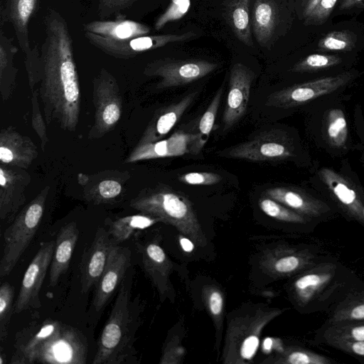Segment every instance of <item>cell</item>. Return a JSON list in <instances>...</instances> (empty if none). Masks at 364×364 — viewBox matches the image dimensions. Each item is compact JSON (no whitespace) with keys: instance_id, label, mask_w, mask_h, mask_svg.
Wrapping results in <instances>:
<instances>
[{"instance_id":"1","label":"cell","mask_w":364,"mask_h":364,"mask_svg":"<svg viewBox=\"0 0 364 364\" xmlns=\"http://www.w3.org/2000/svg\"><path fill=\"white\" fill-rule=\"evenodd\" d=\"M88 346L76 328L47 318L32 322L16 333L13 364H85Z\"/></svg>"},{"instance_id":"2","label":"cell","mask_w":364,"mask_h":364,"mask_svg":"<svg viewBox=\"0 0 364 364\" xmlns=\"http://www.w3.org/2000/svg\"><path fill=\"white\" fill-rule=\"evenodd\" d=\"M133 271L128 270L117 294L110 314L97 343L93 364H128L136 362L134 348L139 326L140 306L134 298Z\"/></svg>"},{"instance_id":"3","label":"cell","mask_w":364,"mask_h":364,"mask_svg":"<svg viewBox=\"0 0 364 364\" xmlns=\"http://www.w3.org/2000/svg\"><path fill=\"white\" fill-rule=\"evenodd\" d=\"M355 279L353 273L338 262H318L295 279L293 294L301 308L321 311L346 293Z\"/></svg>"},{"instance_id":"4","label":"cell","mask_w":364,"mask_h":364,"mask_svg":"<svg viewBox=\"0 0 364 364\" xmlns=\"http://www.w3.org/2000/svg\"><path fill=\"white\" fill-rule=\"evenodd\" d=\"M133 206L161 221L172 224L194 240L197 237L201 240L198 221L191 203L178 192L161 189L136 200Z\"/></svg>"},{"instance_id":"5","label":"cell","mask_w":364,"mask_h":364,"mask_svg":"<svg viewBox=\"0 0 364 364\" xmlns=\"http://www.w3.org/2000/svg\"><path fill=\"white\" fill-rule=\"evenodd\" d=\"M42 201H36L21 213L4 233V250L0 262V277L9 275L28 247L41 223Z\"/></svg>"},{"instance_id":"6","label":"cell","mask_w":364,"mask_h":364,"mask_svg":"<svg viewBox=\"0 0 364 364\" xmlns=\"http://www.w3.org/2000/svg\"><path fill=\"white\" fill-rule=\"evenodd\" d=\"M294 146L289 135L281 129H268L252 139L220 153V156L252 161H278L293 155Z\"/></svg>"},{"instance_id":"7","label":"cell","mask_w":364,"mask_h":364,"mask_svg":"<svg viewBox=\"0 0 364 364\" xmlns=\"http://www.w3.org/2000/svg\"><path fill=\"white\" fill-rule=\"evenodd\" d=\"M353 77V73L346 72L294 85L269 94L265 105L284 109L294 107L333 92L347 85Z\"/></svg>"},{"instance_id":"8","label":"cell","mask_w":364,"mask_h":364,"mask_svg":"<svg viewBox=\"0 0 364 364\" xmlns=\"http://www.w3.org/2000/svg\"><path fill=\"white\" fill-rule=\"evenodd\" d=\"M55 241L43 242L28 266L14 303V314L41 306L40 291L50 268Z\"/></svg>"},{"instance_id":"9","label":"cell","mask_w":364,"mask_h":364,"mask_svg":"<svg viewBox=\"0 0 364 364\" xmlns=\"http://www.w3.org/2000/svg\"><path fill=\"white\" fill-rule=\"evenodd\" d=\"M218 65L203 60L163 59L148 65L147 73L161 77L160 86L184 85L198 80L217 69Z\"/></svg>"},{"instance_id":"10","label":"cell","mask_w":364,"mask_h":364,"mask_svg":"<svg viewBox=\"0 0 364 364\" xmlns=\"http://www.w3.org/2000/svg\"><path fill=\"white\" fill-rule=\"evenodd\" d=\"M196 36L195 32L188 31L178 33L145 35L121 41L95 39L88 42L109 55L117 58H129L169 43L188 41Z\"/></svg>"},{"instance_id":"11","label":"cell","mask_w":364,"mask_h":364,"mask_svg":"<svg viewBox=\"0 0 364 364\" xmlns=\"http://www.w3.org/2000/svg\"><path fill=\"white\" fill-rule=\"evenodd\" d=\"M131 267V251L128 247L112 243L107 262L95 286L92 306L101 311L119 289Z\"/></svg>"},{"instance_id":"12","label":"cell","mask_w":364,"mask_h":364,"mask_svg":"<svg viewBox=\"0 0 364 364\" xmlns=\"http://www.w3.org/2000/svg\"><path fill=\"white\" fill-rule=\"evenodd\" d=\"M255 73L245 65L235 63L230 72L229 90L223 120L225 128L234 125L245 113Z\"/></svg>"},{"instance_id":"13","label":"cell","mask_w":364,"mask_h":364,"mask_svg":"<svg viewBox=\"0 0 364 364\" xmlns=\"http://www.w3.org/2000/svg\"><path fill=\"white\" fill-rule=\"evenodd\" d=\"M113 242L108 231L100 228L90 245L85 249L80 264L82 293H87L95 287L106 267Z\"/></svg>"},{"instance_id":"14","label":"cell","mask_w":364,"mask_h":364,"mask_svg":"<svg viewBox=\"0 0 364 364\" xmlns=\"http://www.w3.org/2000/svg\"><path fill=\"white\" fill-rule=\"evenodd\" d=\"M150 31V27L144 23L123 18L97 20L82 25V33L87 41L95 39L121 41L148 35Z\"/></svg>"},{"instance_id":"15","label":"cell","mask_w":364,"mask_h":364,"mask_svg":"<svg viewBox=\"0 0 364 364\" xmlns=\"http://www.w3.org/2000/svg\"><path fill=\"white\" fill-rule=\"evenodd\" d=\"M266 195L289 208L309 218L324 216L331 211L323 201L292 187H273L266 190Z\"/></svg>"},{"instance_id":"16","label":"cell","mask_w":364,"mask_h":364,"mask_svg":"<svg viewBox=\"0 0 364 364\" xmlns=\"http://www.w3.org/2000/svg\"><path fill=\"white\" fill-rule=\"evenodd\" d=\"M39 0H6L4 11L1 13V22L9 21L14 28L18 46L26 53L31 48L29 22Z\"/></svg>"},{"instance_id":"17","label":"cell","mask_w":364,"mask_h":364,"mask_svg":"<svg viewBox=\"0 0 364 364\" xmlns=\"http://www.w3.org/2000/svg\"><path fill=\"white\" fill-rule=\"evenodd\" d=\"M318 174L346 211L358 221L364 223V204L352 185L331 168H323Z\"/></svg>"},{"instance_id":"18","label":"cell","mask_w":364,"mask_h":364,"mask_svg":"<svg viewBox=\"0 0 364 364\" xmlns=\"http://www.w3.org/2000/svg\"><path fill=\"white\" fill-rule=\"evenodd\" d=\"M78 235L79 231L74 223L67 224L59 231L49 268V282L51 287L57 284L60 277L68 269Z\"/></svg>"},{"instance_id":"19","label":"cell","mask_w":364,"mask_h":364,"mask_svg":"<svg viewBox=\"0 0 364 364\" xmlns=\"http://www.w3.org/2000/svg\"><path fill=\"white\" fill-rule=\"evenodd\" d=\"M277 11L273 0H255L251 16L254 36L261 46H267L274 33Z\"/></svg>"},{"instance_id":"20","label":"cell","mask_w":364,"mask_h":364,"mask_svg":"<svg viewBox=\"0 0 364 364\" xmlns=\"http://www.w3.org/2000/svg\"><path fill=\"white\" fill-rule=\"evenodd\" d=\"M252 0H226L225 18L235 36L245 46H253L250 7Z\"/></svg>"},{"instance_id":"21","label":"cell","mask_w":364,"mask_h":364,"mask_svg":"<svg viewBox=\"0 0 364 364\" xmlns=\"http://www.w3.org/2000/svg\"><path fill=\"white\" fill-rule=\"evenodd\" d=\"M193 134L178 131L168 139L146 146L143 149L145 158L172 157L184 155L189 151Z\"/></svg>"},{"instance_id":"22","label":"cell","mask_w":364,"mask_h":364,"mask_svg":"<svg viewBox=\"0 0 364 364\" xmlns=\"http://www.w3.org/2000/svg\"><path fill=\"white\" fill-rule=\"evenodd\" d=\"M364 321V289L349 291L336 306L328 323Z\"/></svg>"},{"instance_id":"23","label":"cell","mask_w":364,"mask_h":364,"mask_svg":"<svg viewBox=\"0 0 364 364\" xmlns=\"http://www.w3.org/2000/svg\"><path fill=\"white\" fill-rule=\"evenodd\" d=\"M158 221L160 219L156 217L133 215L112 222L107 231L112 241L119 244L130 238L138 230L145 229Z\"/></svg>"},{"instance_id":"24","label":"cell","mask_w":364,"mask_h":364,"mask_svg":"<svg viewBox=\"0 0 364 364\" xmlns=\"http://www.w3.org/2000/svg\"><path fill=\"white\" fill-rule=\"evenodd\" d=\"M223 87L218 89L199 121L197 133L193 134V140L189 146V151L192 154H198L208 141L210 133L214 125L223 94Z\"/></svg>"},{"instance_id":"25","label":"cell","mask_w":364,"mask_h":364,"mask_svg":"<svg viewBox=\"0 0 364 364\" xmlns=\"http://www.w3.org/2000/svg\"><path fill=\"white\" fill-rule=\"evenodd\" d=\"M321 337L326 343L332 341H364V321L327 323Z\"/></svg>"},{"instance_id":"26","label":"cell","mask_w":364,"mask_h":364,"mask_svg":"<svg viewBox=\"0 0 364 364\" xmlns=\"http://www.w3.org/2000/svg\"><path fill=\"white\" fill-rule=\"evenodd\" d=\"M196 95V92L189 93L164 110L151 130V138L154 139L168 134L193 102Z\"/></svg>"},{"instance_id":"27","label":"cell","mask_w":364,"mask_h":364,"mask_svg":"<svg viewBox=\"0 0 364 364\" xmlns=\"http://www.w3.org/2000/svg\"><path fill=\"white\" fill-rule=\"evenodd\" d=\"M326 137L328 143L334 147L342 148L348 138V126L342 109L333 108L326 116Z\"/></svg>"},{"instance_id":"28","label":"cell","mask_w":364,"mask_h":364,"mask_svg":"<svg viewBox=\"0 0 364 364\" xmlns=\"http://www.w3.org/2000/svg\"><path fill=\"white\" fill-rule=\"evenodd\" d=\"M259 205L266 215L281 221L297 224H306L311 221V218L298 213L269 197L261 198Z\"/></svg>"},{"instance_id":"29","label":"cell","mask_w":364,"mask_h":364,"mask_svg":"<svg viewBox=\"0 0 364 364\" xmlns=\"http://www.w3.org/2000/svg\"><path fill=\"white\" fill-rule=\"evenodd\" d=\"M14 288L9 282H4L0 287V340L6 341L11 316L14 311Z\"/></svg>"},{"instance_id":"30","label":"cell","mask_w":364,"mask_h":364,"mask_svg":"<svg viewBox=\"0 0 364 364\" xmlns=\"http://www.w3.org/2000/svg\"><path fill=\"white\" fill-rule=\"evenodd\" d=\"M341 59L336 55L314 53L296 63L292 71L298 73L314 72L338 65Z\"/></svg>"},{"instance_id":"31","label":"cell","mask_w":364,"mask_h":364,"mask_svg":"<svg viewBox=\"0 0 364 364\" xmlns=\"http://www.w3.org/2000/svg\"><path fill=\"white\" fill-rule=\"evenodd\" d=\"M355 45L353 34L348 31H334L327 33L318 42V47L328 51H348Z\"/></svg>"},{"instance_id":"32","label":"cell","mask_w":364,"mask_h":364,"mask_svg":"<svg viewBox=\"0 0 364 364\" xmlns=\"http://www.w3.org/2000/svg\"><path fill=\"white\" fill-rule=\"evenodd\" d=\"M284 361L289 364H333L336 363L331 358L301 348L288 351Z\"/></svg>"},{"instance_id":"33","label":"cell","mask_w":364,"mask_h":364,"mask_svg":"<svg viewBox=\"0 0 364 364\" xmlns=\"http://www.w3.org/2000/svg\"><path fill=\"white\" fill-rule=\"evenodd\" d=\"M190 6L191 0H177L171 2L168 8L156 19L155 29L159 31L168 23L181 18L188 12Z\"/></svg>"},{"instance_id":"34","label":"cell","mask_w":364,"mask_h":364,"mask_svg":"<svg viewBox=\"0 0 364 364\" xmlns=\"http://www.w3.org/2000/svg\"><path fill=\"white\" fill-rule=\"evenodd\" d=\"M178 180L189 185L210 186L220 182L222 177L213 172H189L181 175Z\"/></svg>"},{"instance_id":"35","label":"cell","mask_w":364,"mask_h":364,"mask_svg":"<svg viewBox=\"0 0 364 364\" xmlns=\"http://www.w3.org/2000/svg\"><path fill=\"white\" fill-rule=\"evenodd\" d=\"M137 0H99L98 15L104 19L132 6Z\"/></svg>"},{"instance_id":"36","label":"cell","mask_w":364,"mask_h":364,"mask_svg":"<svg viewBox=\"0 0 364 364\" xmlns=\"http://www.w3.org/2000/svg\"><path fill=\"white\" fill-rule=\"evenodd\" d=\"M326 344L364 362V341H332Z\"/></svg>"},{"instance_id":"37","label":"cell","mask_w":364,"mask_h":364,"mask_svg":"<svg viewBox=\"0 0 364 364\" xmlns=\"http://www.w3.org/2000/svg\"><path fill=\"white\" fill-rule=\"evenodd\" d=\"M338 0H320L306 17L310 23L320 24L326 21Z\"/></svg>"},{"instance_id":"38","label":"cell","mask_w":364,"mask_h":364,"mask_svg":"<svg viewBox=\"0 0 364 364\" xmlns=\"http://www.w3.org/2000/svg\"><path fill=\"white\" fill-rule=\"evenodd\" d=\"M121 185L113 180H105L99 185L100 196L105 199L113 198L117 196L121 192Z\"/></svg>"},{"instance_id":"39","label":"cell","mask_w":364,"mask_h":364,"mask_svg":"<svg viewBox=\"0 0 364 364\" xmlns=\"http://www.w3.org/2000/svg\"><path fill=\"white\" fill-rule=\"evenodd\" d=\"M259 339L256 335H250L244 339L241 348L240 355L244 359L252 358L259 346Z\"/></svg>"},{"instance_id":"40","label":"cell","mask_w":364,"mask_h":364,"mask_svg":"<svg viewBox=\"0 0 364 364\" xmlns=\"http://www.w3.org/2000/svg\"><path fill=\"white\" fill-rule=\"evenodd\" d=\"M208 307L213 316H219L223 309V297L220 291H213L208 296Z\"/></svg>"},{"instance_id":"41","label":"cell","mask_w":364,"mask_h":364,"mask_svg":"<svg viewBox=\"0 0 364 364\" xmlns=\"http://www.w3.org/2000/svg\"><path fill=\"white\" fill-rule=\"evenodd\" d=\"M119 108L114 103L108 105L102 114L103 120L107 124H113L119 119Z\"/></svg>"},{"instance_id":"42","label":"cell","mask_w":364,"mask_h":364,"mask_svg":"<svg viewBox=\"0 0 364 364\" xmlns=\"http://www.w3.org/2000/svg\"><path fill=\"white\" fill-rule=\"evenodd\" d=\"M320 0H304L303 1V14L304 17H307L314 8Z\"/></svg>"},{"instance_id":"43","label":"cell","mask_w":364,"mask_h":364,"mask_svg":"<svg viewBox=\"0 0 364 364\" xmlns=\"http://www.w3.org/2000/svg\"><path fill=\"white\" fill-rule=\"evenodd\" d=\"M14 159L13 152L8 149L7 147H4L1 146L0 147V159L2 162L9 163L11 161Z\"/></svg>"},{"instance_id":"44","label":"cell","mask_w":364,"mask_h":364,"mask_svg":"<svg viewBox=\"0 0 364 364\" xmlns=\"http://www.w3.org/2000/svg\"><path fill=\"white\" fill-rule=\"evenodd\" d=\"M361 2L363 4L364 0H342L339 9L340 10L350 9L357 5H359Z\"/></svg>"},{"instance_id":"45","label":"cell","mask_w":364,"mask_h":364,"mask_svg":"<svg viewBox=\"0 0 364 364\" xmlns=\"http://www.w3.org/2000/svg\"><path fill=\"white\" fill-rule=\"evenodd\" d=\"M180 245L186 252H191L194 249V244L187 237H181Z\"/></svg>"},{"instance_id":"46","label":"cell","mask_w":364,"mask_h":364,"mask_svg":"<svg viewBox=\"0 0 364 364\" xmlns=\"http://www.w3.org/2000/svg\"><path fill=\"white\" fill-rule=\"evenodd\" d=\"M6 178L4 176V172L2 169H0V184L4 186L6 183Z\"/></svg>"},{"instance_id":"47","label":"cell","mask_w":364,"mask_h":364,"mask_svg":"<svg viewBox=\"0 0 364 364\" xmlns=\"http://www.w3.org/2000/svg\"><path fill=\"white\" fill-rule=\"evenodd\" d=\"M177 1V0H171V2H175V1Z\"/></svg>"},{"instance_id":"48","label":"cell","mask_w":364,"mask_h":364,"mask_svg":"<svg viewBox=\"0 0 364 364\" xmlns=\"http://www.w3.org/2000/svg\"><path fill=\"white\" fill-rule=\"evenodd\" d=\"M363 4L364 5V2H363Z\"/></svg>"}]
</instances>
